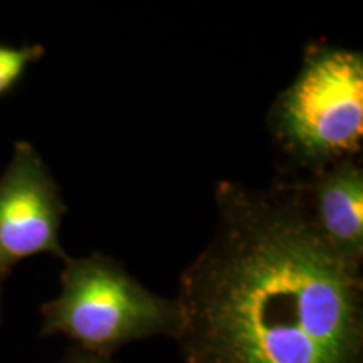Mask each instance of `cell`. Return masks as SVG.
I'll list each match as a JSON object with an SVG mask.
<instances>
[{"label":"cell","mask_w":363,"mask_h":363,"mask_svg":"<svg viewBox=\"0 0 363 363\" xmlns=\"http://www.w3.org/2000/svg\"><path fill=\"white\" fill-rule=\"evenodd\" d=\"M57 363H115V360L94 355V353L81 350L78 347H71Z\"/></svg>","instance_id":"52a82bcc"},{"label":"cell","mask_w":363,"mask_h":363,"mask_svg":"<svg viewBox=\"0 0 363 363\" xmlns=\"http://www.w3.org/2000/svg\"><path fill=\"white\" fill-rule=\"evenodd\" d=\"M67 206L43 157L29 142H17L12 160L0 175V321L4 286L13 267L39 254L65 262L62 217Z\"/></svg>","instance_id":"277c9868"},{"label":"cell","mask_w":363,"mask_h":363,"mask_svg":"<svg viewBox=\"0 0 363 363\" xmlns=\"http://www.w3.org/2000/svg\"><path fill=\"white\" fill-rule=\"evenodd\" d=\"M217 227L180 274L182 363H363L362 264L313 224L299 177L222 180Z\"/></svg>","instance_id":"6da1fadb"},{"label":"cell","mask_w":363,"mask_h":363,"mask_svg":"<svg viewBox=\"0 0 363 363\" xmlns=\"http://www.w3.org/2000/svg\"><path fill=\"white\" fill-rule=\"evenodd\" d=\"M299 177V175H298ZM311 220L345 259L363 262V167L357 158L299 177Z\"/></svg>","instance_id":"5b68a950"},{"label":"cell","mask_w":363,"mask_h":363,"mask_svg":"<svg viewBox=\"0 0 363 363\" xmlns=\"http://www.w3.org/2000/svg\"><path fill=\"white\" fill-rule=\"evenodd\" d=\"M45 56L43 44H0V98L11 94L27 69Z\"/></svg>","instance_id":"8992f818"},{"label":"cell","mask_w":363,"mask_h":363,"mask_svg":"<svg viewBox=\"0 0 363 363\" xmlns=\"http://www.w3.org/2000/svg\"><path fill=\"white\" fill-rule=\"evenodd\" d=\"M272 140L306 175L360 157L363 52L323 40L306 45L301 66L267 113Z\"/></svg>","instance_id":"7a4b0ae2"},{"label":"cell","mask_w":363,"mask_h":363,"mask_svg":"<svg viewBox=\"0 0 363 363\" xmlns=\"http://www.w3.org/2000/svg\"><path fill=\"white\" fill-rule=\"evenodd\" d=\"M61 291L40 306V335H62L94 355L113 358L120 348L153 337L175 338V298L150 291L121 262L101 252L67 257Z\"/></svg>","instance_id":"3957f363"}]
</instances>
